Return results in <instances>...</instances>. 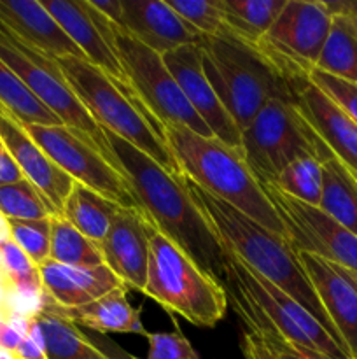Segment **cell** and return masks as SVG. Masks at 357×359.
I'll use <instances>...</instances> for the list:
<instances>
[{"label": "cell", "instance_id": "cell-1", "mask_svg": "<svg viewBox=\"0 0 357 359\" xmlns=\"http://www.w3.org/2000/svg\"><path fill=\"white\" fill-rule=\"evenodd\" d=\"M93 142L125 177L136 205L150 223L224 286L227 251L189 196L181 175H172L142 151L104 128Z\"/></svg>", "mask_w": 357, "mask_h": 359}, {"label": "cell", "instance_id": "cell-2", "mask_svg": "<svg viewBox=\"0 0 357 359\" xmlns=\"http://www.w3.org/2000/svg\"><path fill=\"white\" fill-rule=\"evenodd\" d=\"M181 177L189 196L202 210L209 226L223 242L224 248L241 259L248 269L270 280L287 297L296 300L304 311L310 312L346 353L298 258L293 242L266 230L234 207L206 193L186 175L181 174Z\"/></svg>", "mask_w": 357, "mask_h": 359}, {"label": "cell", "instance_id": "cell-3", "mask_svg": "<svg viewBox=\"0 0 357 359\" xmlns=\"http://www.w3.org/2000/svg\"><path fill=\"white\" fill-rule=\"evenodd\" d=\"M161 128L182 175L266 230L289 241L286 224L248 168L241 149L226 146L216 137L198 135L184 126L163 125Z\"/></svg>", "mask_w": 357, "mask_h": 359}, {"label": "cell", "instance_id": "cell-4", "mask_svg": "<svg viewBox=\"0 0 357 359\" xmlns=\"http://www.w3.org/2000/svg\"><path fill=\"white\" fill-rule=\"evenodd\" d=\"M206 79L226 111L244 132L273 98H294L308 83L287 79L258 46L247 44L224 28L219 35L198 41Z\"/></svg>", "mask_w": 357, "mask_h": 359}, {"label": "cell", "instance_id": "cell-5", "mask_svg": "<svg viewBox=\"0 0 357 359\" xmlns=\"http://www.w3.org/2000/svg\"><path fill=\"white\" fill-rule=\"evenodd\" d=\"M55 62L77 100L100 128L132 144L172 175H181L177 160L163 139L161 123L132 86L118 83L84 58L66 56Z\"/></svg>", "mask_w": 357, "mask_h": 359}, {"label": "cell", "instance_id": "cell-6", "mask_svg": "<svg viewBox=\"0 0 357 359\" xmlns=\"http://www.w3.org/2000/svg\"><path fill=\"white\" fill-rule=\"evenodd\" d=\"M142 294L200 328L219 325L230 307L226 287L203 272L150 221L149 269Z\"/></svg>", "mask_w": 357, "mask_h": 359}, {"label": "cell", "instance_id": "cell-7", "mask_svg": "<svg viewBox=\"0 0 357 359\" xmlns=\"http://www.w3.org/2000/svg\"><path fill=\"white\" fill-rule=\"evenodd\" d=\"M318 139L298 111L294 98H273L241 132V153L261 186L301 156L318 158Z\"/></svg>", "mask_w": 357, "mask_h": 359}, {"label": "cell", "instance_id": "cell-8", "mask_svg": "<svg viewBox=\"0 0 357 359\" xmlns=\"http://www.w3.org/2000/svg\"><path fill=\"white\" fill-rule=\"evenodd\" d=\"M114 49L130 86L163 125L184 126L202 137H214L209 126L186 100L177 81L164 65L163 56L133 39L125 28L112 23Z\"/></svg>", "mask_w": 357, "mask_h": 359}, {"label": "cell", "instance_id": "cell-9", "mask_svg": "<svg viewBox=\"0 0 357 359\" xmlns=\"http://www.w3.org/2000/svg\"><path fill=\"white\" fill-rule=\"evenodd\" d=\"M331 21L324 2L287 0L258 48L287 79L296 84L308 83L331 30Z\"/></svg>", "mask_w": 357, "mask_h": 359}, {"label": "cell", "instance_id": "cell-10", "mask_svg": "<svg viewBox=\"0 0 357 359\" xmlns=\"http://www.w3.org/2000/svg\"><path fill=\"white\" fill-rule=\"evenodd\" d=\"M34 142L76 182L121 207H139L125 177L84 132L65 125H23Z\"/></svg>", "mask_w": 357, "mask_h": 359}, {"label": "cell", "instance_id": "cell-11", "mask_svg": "<svg viewBox=\"0 0 357 359\" xmlns=\"http://www.w3.org/2000/svg\"><path fill=\"white\" fill-rule=\"evenodd\" d=\"M0 58L24 83V86L65 126L84 132L91 139L100 135V126L91 119L56 62L28 48L0 23Z\"/></svg>", "mask_w": 357, "mask_h": 359}, {"label": "cell", "instance_id": "cell-12", "mask_svg": "<svg viewBox=\"0 0 357 359\" xmlns=\"http://www.w3.org/2000/svg\"><path fill=\"white\" fill-rule=\"evenodd\" d=\"M280 219L286 224L289 241L298 251L321 256L357 273V237L318 207L284 195L273 186H262Z\"/></svg>", "mask_w": 357, "mask_h": 359}, {"label": "cell", "instance_id": "cell-13", "mask_svg": "<svg viewBox=\"0 0 357 359\" xmlns=\"http://www.w3.org/2000/svg\"><path fill=\"white\" fill-rule=\"evenodd\" d=\"M44 9L58 21L70 41L80 49L84 60L118 83L130 86L114 49L112 21L91 7L88 0H41Z\"/></svg>", "mask_w": 357, "mask_h": 359}, {"label": "cell", "instance_id": "cell-14", "mask_svg": "<svg viewBox=\"0 0 357 359\" xmlns=\"http://www.w3.org/2000/svg\"><path fill=\"white\" fill-rule=\"evenodd\" d=\"M163 62L177 81L186 100L205 121L214 137L226 146L241 149V130L219 100L210 81L206 79L198 46H184L164 53Z\"/></svg>", "mask_w": 357, "mask_h": 359}, {"label": "cell", "instance_id": "cell-15", "mask_svg": "<svg viewBox=\"0 0 357 359\" xmlns=\"http://www.w3.org/2000/svg\"><path fill=\"white\" fill-rule=\"evenodd\" d=\"M296 252L350 359H357V273L321 256Z\"/></svg>", "mask_w": 357, "mask_h": 359}, {"label": "cell", "instance_id": "cell-16", "mask_svg": "<svg viewBox=\"0 0 357 359\" xmlns=\"http://www.w3.org/2000/svg\"><path fill=\"white\" fill-rule=\"evenodd\" d=\"M104 263L125 283L144 293L149 269V217L139 207H121L100 242Z\"/></svg>", "mask_w": 357, "mask_h": 359}, {"label": "cell", "instance_id": "cell-17", "mask_svg": "<svg viewBox=\"0 0 357 359\" xmlns=\"http://www.w3.org/2000/svg\"><path fill=\"white\" fill-rule=\"evenodd\" d=\"M0 139L23 172L24 179H28L55 207L56 214L62 216L63 205L76 181L66 175L24 132L23 125L4 109H0Z\"/></svg>", "mask_w": 357, "mask_h": 359}, {"label": "cell", "instance_id": "cell-18", "mask_svg": "<svg viewBox=\"0 0 357 359\" xmlns=\"http://www.w3.org/2000/svg\"><path fill=\"white\" fill-rule=\"evenodd\" d=\"M121 23L118 27L161 56L177 48L198 44L202 39V34L189 27L167 2L121 0Z\"/></svg>", "mask_w": 357, "mask_h": 359}, {"label": "cell", "instance_id": "cell-19", "mask_svg": "<svg viewBox=\"0 0 357 359\" xmlns=\"http://www.w3.org/2000/svg\"><path fill=\"white\" fill-rule=\"evenodd\" d=\"M294 104L328 149L357 177V123L312 83L298 91Z\"/></svg>", "mask_w": 357, "mask_h": 359}, {"label": "cell", "instance_id": "cell-20", "mask_svg": "<svg viewBox=\"0 0 357 359\" xmlns=\"http://www.w3.org/2000/svg\"><path fill=\"white\" fill-rule=\"evenodd\" d=\"M0 23L21 42L49 58H84L58 21L37 0H0Z\"/></svg>", "mask_w": 357, "mask_h": 359}, {"label": "cell", "instance_id": "cell-21", "mask_svg": "<svg viewBox=\"0 0 357 359\" xmlns=\"http://www.w3.org/2000/svg\"><path fill=\"white\" fill-rule=\"evenodd\" d=\"M44 297L62 309H76L125 286L107 265L93 269L66 266L48 259L37 266Z\"/></svg>", "mask_w": 357, "mask_h": 359}, {"label": "cell", "instance_id": "cell-22", "mask_svg": "<svg viewBox=\"0 0 357 359\" xmlns=\"http://www.w3.org/2000/svg\"><path fill=\"white\" fill-rule=\"evenodd\" d=\"M48 300V298H46ZM52 311L69 319L79 328L93 330L94 333H139L147 335L140 321V311L133 309L126 300V286L111 291L105 297L76 309H62L48 300Z\"/></svg>", "mask_w": 357, "mask_h": 359}, {"label": "cell", "instance_id": "cell-23", "mask_svg": "<svg viewBox=\"0 0 357 359\" xmlns=\"http://www.w3.org/2000/svg\"><path fill=\"white\" fill-rule=\"evenodd\" d=\"M318 160L324 172V188L318 209L357 237V177L322 140L318 144Z\"/></svg>", "mask_w": 357, "mask_h": 359}, {"label": "cell", "instance_id": "cell-24", "mask_svg": "<svg viewBox=\"0 0 357 359\" xmlns=\"http://www.w3.org/2000/svg\"><path fill=\"white\" fill-rule=\"evenodd\" d=\"M31 318L41 330L48 359H107L86 339L83 328L52 311L46 297Z\"/></svg>", "mask_w": 357, "mask_h": 359}, {"label": "cell", "instance_id": "cell-25", "mask_svg": "<svg viewBox=\"0 0 357 359\" xmlns=\"http://www.w3.org/2000/svg\"><path fill=\"white\" fill-rule=\"evenodd\" d=\"M119 209L121 205L105 198L100 193L86 188L80 182H74L62 216L90 241L100 245Z\"/></svg>", "mask_w": 357, "mask_h": 359}, {"label": "cell", "instance_id": "cell-26", "mask_svg": "<svg viewBox=\"0 0 357 359\" xmlns=\"http://www.w3.org/2000/svg\"><path fill=\"white\" fill-rule=\"evenodd\" d=\"M315 70L357 84V14H335Z\"/></svg>", "mask_w": 357, "mask_h": 359}, {"label": "cell", "instance_id": "cell-27", "mask_svg": "<svg viewBox=\"0 0 357 359\" xmlns=\"http://www.w3.org/2000/svg\"><path fill=\"white\" fill-rule=\"evenodd\" d=\"M287 0H217L224 28L247 44L258 46Z\"/></svg>", "mask_w": 357, "mask_h": 359}, {"label": "cell", "instance_id": "cell-28", "mask_svg": "<svg viewBox=\"0 0 357 359\" xmlns=\"http://www.w3.org/2000/svg\"><path fill=\"white\" fill-rule=\"evenodd\" d=\"M0 286L9 297L24 298L37 305L44 302L38 269L9 235H0Z\"/></svg>", "mask_w": 357, "mask_h": 359}, {"label": "cell", "instance_id": "cell-29", "mask_svg": "<svg viewBox=\"0 0 357 359\" xmlns=\"http://www.w3.org/2000/svg\"><path fill=\"white\" fill-rule=\"evenodd\" d=\"M0 109L21 125H63L0 58Z\"/></svg>", "mask_w": 357, "mask_h": 359}, {"label": "cell", "instance_id": "cell-30", "mask_svg": "<svg viewBox=\"0 0 357 359\" xmlns=\"http://www.w3.org/2000/svg\"><path fill=\"white\" fill-rule=\"evenodd\" d=\"M49 259L66 266L93 269L105 265L100 245L80 233L63 216H51V251Z\"/></svg>", "mask_w": 357, "mask_h": 359}, {"label": "cell", "instance_id": "cell-31", "mask_svg": "<svg viewBox=\"0 0 357 359\" xmlns=\"http://www.w3.org/2000/svg\"><path fill=\"white\" fill-rule=\"evenodd\" d=\"M272 186L298 202L318 207L322 188H324V172H322L321 160L317 156H301L290 161Z\"/></svg>", "mask_w": 357, "mask_h": 359}, {"label": "cell", "instance_id": "cell-32", "mask_svg": "<svg viewBox=\"0 0 357 359\" xmlns=\"http://www.w3.org/2000/svg\"><path fill=\"white\" fill-rule=\"evenodd\" d=\"M0 216L4 219H44L58 216L55 207L28 179L0 186Z\"/></svg>", "mask_w": 357, "mask_h": 359}, {"label": "cell", "instance_id": "cell-33", "mask_svg": "<svg viewBox=\"0 0 357 359\" xmlns=\"http://www.w3.org/2000/svg\"><path fill=\"white\" fill-rule=\"evenodd\" d=\"M10 241L34 262L35 266L49 259L51 217L44 219H4Z\"/></svg>", "mask_w": 357, "mask_h": 359}, {"label": "cell", "instance_id": "cell-34", "mask_svg": "<svg viewBox=\"0 0 357 359\" xmlns=\"http://www.w3.org/2000/svg\"><path fill=\"white\" fill-rule=\"evenodd\" d=\"M172 11L178 14L191 28L205 37H214L224 30L223 13L217 0H202V2H186V0H168Z\"/></svg>", "mask_w": 357, "mask_h": 359}, {"label": "cell", "instance_id": "cell-35", "mask_svg": "<svg viewBox=\"0 0 357 359\" xmlns=\"http://www.w3.org/2000/svg\"><path fill=\"white\" fill-rule=\"evenodd\" d=\"M146 339L149 342L146 359H202L181 330L168 333L147 332Z\"/></svg>", "mask_w": 357, "mask_h": 359}, {"label": "cell", "instance_id": "cell-36", "mask_svg": "<svg viewBox=\"0 0 357 359\" xmlns=\"http://www.w3.org/2000/svg\"><path fill=\"white\" fill-rule=\"evenodd\" d=\"M312 84L324 91L335 104H338L357 123V84L338 79L321 70H312L308 76Z\"/></svg>", "mask_w": 357, "mask_h": 359}, {"label": "cell", "instance_id": "cell-37", "mask_svg": "<svg viewBox=\"0 0 357 359\" xmlns=\"http://www.w3.org/2000/svg\"><path fill=\"white\" fill-rule=\"evenodd\" d=\"M16 359H48L46 358V347H44V339L41 335V330L35 325L34 318H28L27 325V333H24V339L21 340L20 347L14 353Z\"/></svg>", "mask_w": 357, "mask_h": 359}, {"label": "cell", "instance_id": "cell-38", "mask_svg": "<svg viewBox=\"0 0 357 359\" xmlns=\"http://www.w3.org/2000/svg\"><path fill=\"white\" fill-rule=\"evenodd\" d=\"M84 335H86V339L90 340V342L93 344V346L97 347V349L100 351V353L107 359H140L133 356V354H130L126 349H122L118 342L108 339L107 335H102V333H94V332L93 333L84 332Z\"/></svg>", "mask_w": 357, "mask_h": 359}, {"label": "cell", "instance_id": "cell-39", "mask_svg": "<svg viewBox=\"0 0 357 359\" xmlns=\"http://www.w3.org/2000/svg\"><path fill=\"white\" fill-rule=\"evenodd\" d=\"M23 172L20 170V167L16 165L14 158L10 156L9 149H7L6 144L0 139V186L20 182L23 181Z\"/></svg>", "mask_w": 357, "mask_h": 359}, {"label": "cell", "instance_id": "cell-40", "mask_svg": "<svg viewBox=\"0 0 357 359\" xmlns=\"http://www.w3.org/2000/svg\"><path fill=\"white\" fill-rule=\"evenodd\" d=\"M240 351L244 359H275L272 356V353L262 346L258 337H254L244 328H241L240 337Z\"/></svg>", "mask_w": 357, "mask_h": 359}, {"label": "cell", "instance_id": "cell-41", "mask_svg": "<svg viewBox=\"0 0 357 359\" xmlns=\"http://www.w3.org/2000/svg\"><path fill=\"white\" fill-rule=\"evenodd\" d=\"M91 4L93 9H97L98 13L104 14L108 21H112L114 25L121 23V0H88Z\"/></svg>", "mask_w": 357, "mask_h": 359}]
</instances>
